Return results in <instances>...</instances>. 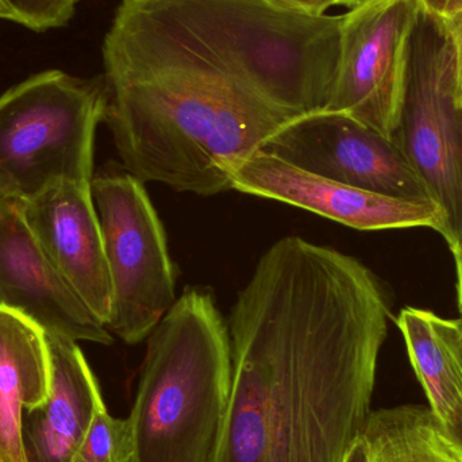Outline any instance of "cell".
<instances>
[{
    "instance_id": "cell-1",
    "label": "cell",
    "mask_w": 462,
    "mask_h": 462,
    "mask_svg": "<svg viewBox=\"0 0 462 462\" xmlns=\"http://www.w3.org/2000/svg\"><path fill=\"white\" fill-rule=\"evenodd\" d=\"M390 296L360 260L291 236L231 309V393L214 462H342L372 412Z\"/></svg>"
},
{
    "instance_id": "cell-2",
    "label": "cell",
    "mask_w": 462,
    "mask_h": 462,
    "mask_svg": "<svg viewBox=\"0 0 462 462\" xmlns=\"http://www.w3.org/2000/svg\"><path fill=\"white\" fill-rule=\"evenodd\" d=\"M105 119L125 171L145 183L214 197L291 121L122 0L103 42Z\"/></svg>"
},
{
    "instance_id": "cell-3",
    "label": "cell",
    "mask_w": 462,
    "mask_h": 462,
    "mask_svg": "<svg viewBox=\"0 0 462 462\" xmlns=\"http://www.w3.org/2000/svg\"><path fill=\"white\" fill-rule=\"evenodd\" d=\"M176 40L291 118L325 110L341 15L273 0H130Z\"/></svg>"
},
{
    "instance_id": "cell-4",
    "label": "cell",
    "mask_w": 462,
    "mask_h": 462,
    "mask_svg": "<svg viewBox=\"0 0 462 462\" xmlns=\"http://www.w3.org/2000/svg\"><path fill=\"white\" fill-rule=\"evenodd\" d=\"M231 374L226 320L208 291L187 288L148 337L127 418L130 462H214Z\"/></svg>"
},
{
    "instance_id": "cell-5",
    "label": "cell",
    "mask_w": 462,
    "mask_h": 462,
    "mask_svg": "<svg viewBox=\"0 0 462 462\" xmlns=\"http://www.w3.org/2000/svg\"><path fill=\"white\" fill-rule=\"evenodd\" d=\"M103 83L38 73L0 97V199L29 202L64 183L91 184Z\"/></svg>"
},
{
    "instance_id": "cell-6",
    "label": "cell",
    "mask_w": 462,
    "mask_h": 462,
    "mask_svg": "<svg viewBox=\"0 0 462 462\" xmlns=\"http://www.w3.org/2000/svg\"><path fill=\"white\" fill-rule=\"evenodd\" d=\"M456 57L441 19L420 11L410 38L406 88L395 140L444 211L450 252L462 241V111Z\"/></svg>"
},
{
    "instance_id": "cell-7",
    "label": "cell",
    "mask_w": 462,
    "mask_h": 462,
    "mask_svg": "<svg viewBox=\"0 0 462 462\" xmlns=\"http://www.w3.org/2000/svg\"><path fill=\"white\" fill-rule=\"evenodd\" d=\"M110 273L107 328L127 345L148 339L178 300L167 236L143 181L129 173L92 179Z\"/></svg>"
},
{
    "instance_id": "cell-8",
    "label": "cell",
    "mask_w": 462,
    "mask_h": 462,
    "mask_svg": "<svg viewBox=\"0 0 462 462\" xmlns=\"http://www.w3.org/2000/svg\"><path fill=\"white\" fill-rule=\"evenodd\" d=\"M420 14L417 0H365L341 15L338 65L325 110L395 137Z\"/></svg>"
},
{
    "instance_id": "cell-9",
    "label": "cell",
    "mask_w": 462,
    "mask_h": 462,
    "mask_svg": "<svg viewBox=\"0 0 462 462\" xmlns=\"http://www.w3.org/2000/svg\"><path fill=\"white\" fill-rule=\"evenodd\" d=\"M261 152L304 172L404 200H433L395 138L346 114L317 111L282 125Z\"/></svg>"
},
{
    "instance_id": "cell-10",
    "label": "cell",
    "mask_w": 462,
    "mask_h": 462,
    "mask_svg": "<svg viewBox=\"0 0 462 462\" xmlns=\"http://www.w3.org/2000/svg\"><path fill=\"white\" fill-rule=\"evenodd\" d=\"M231 189L277 200L361 231L430 227L448 236L444 211L434 200H404L345 186L263 152L231 172Z\"/></svg>"
},
{
    "instance_id": "cell-11",
    "label": "cell",
    "mask_w": 462,
    "mask_h": 462,
    "mask_svg": "<svg viewBox=\"0 0 462 462\" xmlns=\"http://www.w3.org/2000/svg\"><path fill=\"white\" fill-rule=\"evenodd\" d=\"M0 310L43 333L72 341L113 344V334L51 265L24 217L23 202L0 199Z\"/></svg>"
},
{
    "instance_id": "cell-12",
    "label": "cell",
    "mask_w": 462,
    "mask_h": 462,
    "mask_svg": "<svg viewBox=\"0 0 462 462\" xmlns=\"http://www.w3.org/2000/svg\"><path fill=\"white\" fill-rule=\"evenodd\" d=\"M23 208L51 265L107 328L113 291L91 184H60Z\"/></svg>"
},
{
    "instance_id": "cell-13",
    "label": "cell",
    "mask_w": 462,
    "mask_h": 462,
    "mask_svg": "<svg viewBox=\"0 0 462 462\" xmlns=\"http://www.w3.org/2000/svg\"><path fill=\"white\" fill-rule=\"evenodd\" d=\"M51 358L48 399L26 410L22 423L26 462H72L95 412L105 403L78 342L46 334Z\"/></svg>"
},
{
    "instance_id": "cell-14",
    "label": "cell",
    "mask_w": 462,
    "mask_h": 462,
    "mask_svg": "<svg viewBox=\"0 0 462 462\" xmlns=\"http://www.w3.org/2000/svg\"><path fill=\"white\" fill-rule=\"evenodd\" d=\"M51 391V358L45 333L32 320L0 310V458L26 462L22 423Z\"/></svg>"
},
{
    "instance_id": "cell-15",
    "label": "cell",
    "mask_w": 462,
    "mask_h": 462,
    "mask_svg": "<svg viewBox=\"0 0 462 462\" xmlns=\"http://www.w3.org/2000/svg\"><path fill=\"white\" fill-rule=\"evenodd\" d=\"M395 322L431 412L462 447V318L404 307Z\"/></svg>"
},
{
    "instance_id": "cell-16",
    "label": "cell",
    "mask_w": 462,
    "mask_h": 462,
    "mask_svg": "<svg viewBox=\"0 0 462 462\" xmlns=\"http://www.w3.org/2000/svg\"><path fill=\"white\" fill-rule=\"evenodd\" d=\"M342 462H462V447L430 407L406 404L372 411Z\"/></svg>"
},
{
    "instance_id": "cell-17",
    "label": "cell",
    "mask_w": 462,
    "mask_h": 462,
    "mask_svg": "<svg viewBox=\"0 0 462 462\" xmlns=\"http://www.w3.org/2000/svg\"><path fill=\"white\" fill-rule=\"evenodd\" d=\"M130 456L127 420L114 418L106 403L100 404L72 462H130Z\"/></svg>"
},
{
    "instance_id": "cell-18",
    "label": "cell",
    "mask_w": 462,
    "mask_h": 462,
    "mask_svg": "<svg viewBox=\"0 0 462 462\" xmlns=\"http://www.w3.org/2000/svg\"><path fill=\"white\" fill-rule=\"evenodd\" d=\"M79 0H2L10 21L34 32L65 26L75 13Z\"/></svg>"
},
{
    "instance_id": "cell-19",
    "label": "cell",
    "mask_w": 462,
    "mask_h": 462,
    "mask_svg": "<svg viewBox=\"0 0 462 462\" xmlns=\"http://www.w3.org/2000/svg\"><path fill=\"white\" fill-rule=\"evenodd\" d=\"M445 27L455 49L456 57V103L462 108V11L444 19Z\"/></svg>"
},
{
    "instance_id": "cell-20",
    "label": "cell",
    "mask_w": 462,
    "mask_h": 462,
    "mask_svg": "<svg viewBox=\"0 0 462 462\" xmlns=\"http://www.w3.org/2000/svg\"><path fill=\"white\" fill-rule=\"evenodd\" d=\"M417 2L420 11L436 16L441 21L462 11V0H417Z\"/></svg>"
},
{
    "instance_id": "cell-21",
    "label": "cell",
    "mask_w": 462,
    "mask_h": 462,
    "mask_svg": "<svg viewBox=\"0 0 462 462\" xmlns=\"http://www.w3.org/2000/svg\"><path fill=\"white\" fill-rule=\"evenodd\" d=\"M285 7L298 8L312 14H326L328 10V0H273Z\"/></svg>"
},
{
    "instance_id": "cell-22",
    "label": "cell",
    "mask_w": 462,
    "mask_h": 462,
    "mask_svg": "<svg viewBox=\"0 0 462 462\" xmlns=\"http://www.w3.org/2000/svg\"><path fill=\"white\" fill-rule=\"evenodd\" d=\"M456 258V265H457V299L458 309H460L462 317V241L458 249L453 253Z\"/></svg>"
},
{
    "instance_id": "cell-23",
    "label": "cell",
    "mask_w": 462,
    "mask_h": 462,
    "mask_svg": "<svg viewBox=\"0 0 462 462\" xmlns=\"http://www.w3.org/2000/svg\"><path fill=\"white\" fill-rule=\"evenodd\" d=\"M365 2V0H328V7H334V5H344V7L352 8L357 7L361 3Z\"/></svg>"
},
{
    "instance_id": "cell-24",
    "label": "cell",
    "mask_w": 462,
    "mask_h": 462,
    "mask_svg": "<svg viewBox=\"0 0 462 462\" xmlns=\"http://www.w3.org/2000/svg\"><path fill=\"white\" fill-rule=\"evenodd\" d=\"M10 21V14H8L7 8L3 5L2 0H0V21Z\"/></svg>"
},
{
    "instance_id": "cell-25",
    "label": "cell",
    "mask_w": 462,
    "mask_h": 462,
    "mask_svg": "<svg viewBox=\"0 0 462 462\" xmlns=\"http://www.w3.org/2000/svg\"><path fill=\"white\" fill-rule=\"evenodd\" d=\"M462 318V317H461ZM461 342H462V334H461Z\"/></svg>"
},
{
    "instance_id": "cell-26",
    "label": "cell",
    "mask_w": 462,
    "mask_h": 462,
    "mask_svg": "<svg viewBox=\"0 0 462 462\" xmlns=\"http://www.w3.org/2000/svg\"><path fill=\"white\" fill-rule=\"evenodd\" d=\"M0 462H2V458H0Z\"/></svg>"
},
{
    "instance_id": "cell-27",
    "label": "cell",
    "mask_w": 462,
    "mask_h": 462,
    "mask_svg": "<svg viewBox=\"0 0 462 462\" xmlns=\"http://www.w3.org/2000/svg\"><path fill=\"white\" fill-rule=\"evenodd\" d=\"M461 111H462V108H461Z\"/></svg>"
}]
</instances>
